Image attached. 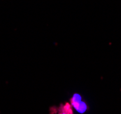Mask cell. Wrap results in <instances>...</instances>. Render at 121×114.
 I'll return each instance as SVG.
<instances>
[{"mask_svg": "<svg viewBox=\"0 0 121 114\" xmlns=\"http://www.w3.org/2000/svg\"><path fill=\"white\" fill-rule=\"evenodd\" d=\"M71 102H72L73 106L77 109L78 111L83 112V111H85L86 110V104L84 103V102H82L81 101H80V97H79L78 94H76L75 96L73 97L72 100H71Z\"/></svg>", "mask_w": 121, "mask_h": 114, "instance_id": "1", "label": "cell"}]
</instances>
